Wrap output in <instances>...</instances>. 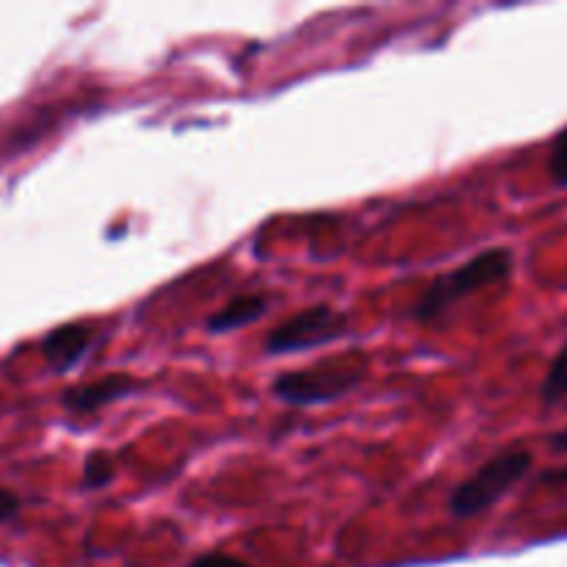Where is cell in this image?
I'll return each mask as SVG.
<instances>
[{
    "label": "cell",
    "mask_w": 567,
    "mask_h": 567,
    "mask_svg": "<svg viewBox=\"0 0 567 567\" xmlns=\"http://www.w3.org/2000/svg\"><path fill=\"white\" fill-rule=\"evenodd\" d=\"M269 308V299L264 293H241V297L230 299L221 310H216L208 321H205V330L210 336H221V332L238 330V327H247L252 321H258L260 316Z\"/></svg>",
    "instance_id": "7"
},
{
    "label": "cell",
    "mask_w": 567,
    "mask_h": 567,
    "mask_svg": "<svg viewBox=\"0 0 567 567\" xmlns=\"http://www.w3.org/2000/svg\"><path fill=\"white\" fill-rule=\"evenodd\" d=\"M138 382L131 374H105L94 382H78L61 393V404L70 413H97L105 404H114L120 399L131 396Z\"/></svg>",
    "instance_id": "6"
},
{
    "label": "cell",
    "mask_w": 567,
    "mask_h": 567,
    "mask_svg": "<svg viewBox=\"0 0 567 567\" xmlns=\"http://www.w3.org/2000/svg\"><path fill=\"white\" fill-rule=\"evenodd\" d=\"M94 332L92 324H83V321H70V324L53 327L48 336L42 338L39 349H42V358L48 360L50 369L64 374V371L75 369L83 358L89 354V349L94 347Z\"/></svg>",
    "instance_id": "5"
},
{
    "label": "cell",
    "mask_w": 567,
    "mask_h": 567,
    "mask_svg": "<svg viewBox=\"0 0 567 567\" xmlns=\"http://www.w3.org/2000/svg\"><path fill=\"white\" fill-rule=\"evenodd\" d=\"M116 460L109 452H92L83 460V487L86 491H103L114 482Z\"/></svg>",
    "instance_id": "9"
},
{
    "label": "cell",
    "mask_w": 567,
    "mask_h": 567,
    "mask_svg": "<svg viewBox=\"0 0 567 567\" xmlns=\"http://www.w3.org/2000/svg\"><path fill=\"white\" fill-rule=\"evenodd\" d=\"M347 316L341 310L330 308V305H310V308L299 310L297 316L277 324L275 330L266 336V354L277 358V354H293L308 352V349L327 347L347 336Z\"/></svg>",
    "instance_id": "4"
},
{
    "label": "cell",
    "mask_w": 567,
    "mask_h": 567,
    "mask_svg": "<svg viewBox=\"0 0 567 567\" xmlns=\"http://www.w3.org/2000/svg\"><path fill=\"white\" fill-rule=\"evenodd\" d=\"M532 463H535V454L529 449H504L454 487L452 498H449V513L454 518H474V515L485 513L529 474Z\"/></svg>",
    "instance_id": "3"
},
{
    "label": "cell",
    "mask_w": 567,
    "mask_h": 567,
    "mask_svg": "<svg viewBox=\"0 0 567 567\" xmlns=\"http://www.w3.org/2000/svg\"><path fill=\"white\" fill-rule=\"evenodd\" d=\"M548 449H551L554 454H567V430L548 435Z\"/></svg>",
    "instance_id": "14"
},
{
    "label": "cell",
    "mask_w": 567,
    "mask_h": 567,
    "mask_svg": "<svg viewBox=\"0 0 567 567\" xmlns=\"http://www.w3.org/2000/svg\"><path fill=\"white\" fill-rule=\"evenodd\" d=\"M188 567H247V563H241V559L230 557V554H203L199 559H194Z\"/></svg>",
    "instance_id": "11"
},
{
    "label": "cell",
    "mask_w": 567,
    "mask_h": 567,
    "mask_svg": "<svg viewBox=\"0 0 567 567\" xmlns=\"http://www.w3.org/2000/svg\"><path fill=\"white\" fill-rule=\"evenodd\" d=\"M515 269V255L509 247H491L485 252L474 255V258L465 260L457 269L446 271L437 280H432V286L426 288L424 297L415 302L413 316L419 321H432L437 316L446 313L452 305L463 302L471 293L482 291L487 286H496V282L509 280Z\"/></svg>",
    "instance_id": "1"
},
{
    "label": "cell",
    "mask_w": 567,
    "mask_h": 567,
    "mask_svg": "<svg viewBox=\"0 0 567 567\" xmlns=\"http://www.w3.org/2000/svg\"><path fill=\"white\" fill-rule=\"evenodd\" d=\"M548 175L559 188H567V125L554 136L548 150Z\"/></svg>",
    "instance_id": "10"
},
{
    "label": "cell",
    "mask_w": 567,
    "mask_h": 567,
    "mask_svg": "<svg viewBox=\"0 0 567 567\" xmlns=\"http://www.w3.org/2000/svg\"><path fill=\"white\" fill-rule=\"evenodd\" d=\"M567 399V343L554 354L548 374L540 385V402L543 408H557L559 402Z\"/></svg>",
    "instance_id": "8"
},
{
    "label": "cell",
    "mask_w": 567,
    "mask_h": 567,
    "mask_svg": "<svg viewBox=\"0 0 567 567\" xmlns=\"http://www.w3.org/2000/svg\"><path fill=\"white\" fill-rule=\"evenodd\" d=\"M17 509H20V498H17L14 493H9L0 487V524H6V520L14 518Z\"/></svg>",
    "instance_id": "12"
},
{
    "label": "cell",
    "mask_w": 567,
    "mask_h": 567,
    "mask_svg": "<svg viewBox=\"0 0 567 567\" xmlns=\"http://www.w3.org/2000/svg\"><path fill=\"white\" fill-rule=\"evenodd\" d=\"M540 485H546V487H565L567 485V465H559V468L546 471V474L540 476Z\"/></svg>",
    "instance_id": "13"
},
{
    "label": "cell",
    "mask_w": 567,
    "mask_h": 567,
    "mask_svg": "<svg viewBox=\"0 0 567 567\" xmlns=\"http://www.w3.org/2000/svg\"><path fill=\"white\" fill-rule=\"evenodd\" d=\"M365 369H369V363L360 352L338 354V358L321 360V363L308 365V369L277 374L275 382H271V393L280 402L293 404V408L338 402L363 382Z\"/></svg>",
    "instance_id": "2"
}]
</instances>
